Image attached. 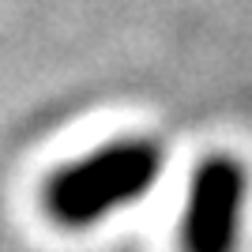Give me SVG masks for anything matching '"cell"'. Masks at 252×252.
<instances>
[{
  "mask_svg": "<svg viewBox=\"0 0 252 252\" xmlns=\"http://www.w3.org/2000/svg\"><path fill=\"white\" fill-rule=\"evenodd\" d=\"M166 147L155 139H113L53 173L45 185V211L64 230H87L113 211L132 207L158 185Z\"/></svg>",
  "mask_w": 252,
  "mask_h": 252,
  "instance_id": "1",
  "label": "cell"
},
{
  "mask_svg": "<svg viewBox=\"0 0 252 252\" xmlns=\"http://www.w3.org/2000/svg\"><path fill=\"white\" fill-rule=\"evenodd\" d=\"M249 200V173L237 158L211 155L192 173L185 219H181V252H237Z\"/></svg>",
  "mask_w": 252,
  "mask_h": 252,
  "instance_id": "2",
  "label": "cell"
}]
</instances>
